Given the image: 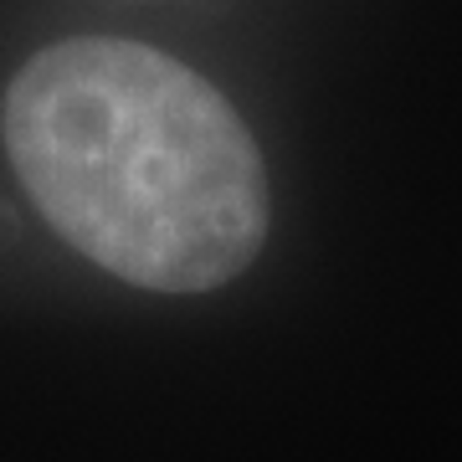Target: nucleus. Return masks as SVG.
Returning a JSON list of instances; mask_svg holds the SVG:
<instances>
[{"label": "nucleus", "instance_id": "f257e3e1", "mask_svg": "<svg viewBox=\"0 0 462 462\" xmlns=\"http://www.w3.org/2000/svg\"><path fill=\"white\" fill-rule=\"evenodd\" d=\"M5 154L67 247L149 293H211L267 242V170L196 67L124 36H67L0 103Z\"/></svg>", "mask_w": 462, "mask_h": 462}, {"label": "nucleus", "instance_id": "f03ea898", "mask_svg": "<svg viewBox=\"0 0 462 462\" xmlns=\"http://www.w3.org/2000/svg\"><path fill=\"white\" fill-rule=\"evenodd\" d=\"M5 242H16V216H11L5 200H0V247H5Z\"/></svg>", "mask_w": 462, "mask_h": 462}]
</instances>
